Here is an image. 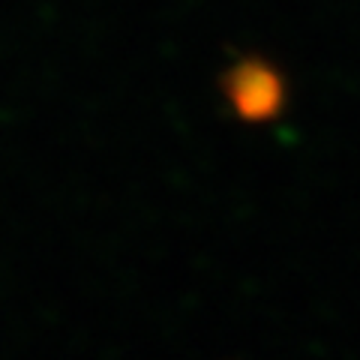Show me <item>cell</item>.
<instances>
[{"label":"cell","mask_w":360,"mask_h":360,"mask_svg":"<svg viewBox=\"0 0 360 360\" xmlns=\"http://www.w3.org/2000/svg\"><path fill=\"white\" fill-rule=\"evenodd\" d=\"M222 96L229 108L234 111V117H240L246 123H267L283 115L285 108V78L270 60L264 58H240L234 60L222 75Z\"/></svg>","instance_id":"obj_1"}]
</instances>
